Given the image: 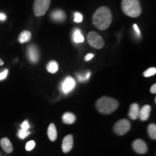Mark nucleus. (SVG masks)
Masks as SVG:
<instances>
[{
  "instance_id": "f257e3e1",
  "label": "nucleus",
  "mask_w": 156,
  "mask_h": 156,
  "mask_svg": "<svg viewBox=\"0 0 156 156\" xmlns=\"http://www.w3.org/2000/svg\"><path fill=\"white\" fill-rule=\"evenodd\" d=\"M112 22V13L107 7H101L95 11L93 16V23L99 30H106Z\"/></svg>"
},
{
  "instance_id": "f03ea898",
  "label": "nucleus",
  "mask_w": 156,
  "mask_h": 156,
  "mask_svg": "<svg viewBox=\"0 0 156 156\" xmlns=\"http://www.w3.org/2000/svg\"><path fill=\"white\" fill-rule=\"evenodd\" d=\"M98 110L104 114H110L119 107V102L113 98L103 96L96 102Z\"/></svg>"
},
{
  "instance_id": "7ed1b4c3",
  "label": "nucleus",
  "mask_w": 156,
  "mask_h": 156,
  "mask_svg": "<svg viewBox=\"0 0 156 156\" xmlns=\"http://www.w3.org/2000/svg\"><path fill=\"white\" fill-rule=\"evenodd\" d=\"M122 9L124 14L131 17H137L142 13L139 0H122Z\"/></svg>"
},
{
  "instance_id": "20e7f679",
  "label": "nucleus",
  "mask_w": 156,
  "mask_h": 156,
  "mask_svg": "<svg viewBox=\"0 0 156 156\" xmlns=\"http://www.w3.org/2000/svg\"><path fill=\"white\" fill-rule=\"evenodd\" d=\"M51 0H35L34 3V14L36 17L44 15L49 8Z\"/></svg>"
},
{
  "instance_id": "39448f33",
  "label": "nucleus",
  "mask_w": 156,
  "mask_h": 156,
  "mask_svg": "<svg viewBox=\"0 0 156 156\" xmlns=\"http://www.w3.org/2000/svg\"><path fill=\"white\" fill-rule=\"evenodd\" d=\"M87 42L91 46L97 49H101L105 45L102 37L94 31H91L87 34Z\"/></svg>"
},
{
  "instance_id": "423d86ee",
  "label": "nucleus",
  "mask_w": 156,
  "mask_h": 156,
  "mask_svg": "<svg viewBox=\"0 0 156 156\" xmlns=\"http://www.w3.org/2000/svg\"><path fill=\"white\" fill-rule=\"evenodd\" d=\"M130 127H131V124L127 119H122L116 123L114 130L116 134L119 135H123L130 129Z\"/></svg>"
},
{
  "instance_id": "0eeeda50",
  "label": "nucleus",
  "mask_w": 156,
  "mask_h": 156,
  "mask_svg": "<svg viewBox=\"0 0 156 156\" xmlns=\"http://www.w3.org/2000/svg\"><path fill=\"white\" fill-rule=\"evenodd\" d=\"M75 85L76 82L75 80V79L69 76V77H66L65 79H64V80L62 82V90L64 93L67 94V93L71 92V91L75 88Z\"/></svg>"
},
{
  "instance_id": "6e6552de",
  "label": "nucleus",
  "mask_w": 156,
  "mask_h": 156,
  "mask_svg": "<svg viewBox=\"0 0 156 156\" xmlns=\"http://www.w3.org/2000/svg\"><path fill=\"white\" fill-rule=\"evenodd\" d=\"M28 57L30 62L36 64L39 60V51L34 45H30L28 48Z\"/></svg>"
},
{
  "instance_id": "1a4fd4ad",
  "label": "nucleus",
  "mask_w": 156,
  "mask_h": 156,
  "mask_svg": "<svg viewBox=\"0 0 156 156\" xmlns=\"http://www.w3.org/2000/svg\"><path fill=\"white\" fill-rule=\"evenodd\" d=\"M62 151L64 153H67L73 149V136L72 134H68L64 138L62 142Z\"/></svg>"
},
{
  "instance_id": "9d476101",
  "label": "nucleus",
  "mask_w": 156,
  "mask_h": 156,
  "mask_svg": "<svg viewBox=\"0 0 156 156\" xmlns=\"http://www.w3.org/2000/svg\"><path fill=\"white\" fill-rule=\"evenodd\" d=\"M133 148L136 153L140 154L146 153L147 151V145L143 140L138 139L133 142Z\"/></svg>"
},
{
  "instance_id": "9b49d317",
  "label": "nucleus",
  "mask_w": 156,
  "mask_h": 156,
  "mask_svg": "<svg viewBox=\"0 0 156 156\" xmlns=\"http://www.w3.org/2000/svg\"><path fill=\"white\" fill-rule=\"evenodd\" d=\"M51 17L54 21L56 22H63L66 18V15L62 10L60 9H56L51 12Z\"/></svg>"
},
{
  "instance_id": "f8f14e48",
  "label": "nucleus",
  "mask_w": 156,
  "mask_h": 156,
  "mask_svg": "<svg viewBox=\"0 0 156 156\" xmlns=\"http://www.w3.org/2000/svg\"><path fill=\"white\" fill-rule=\"evenodd\" d=\"M151 112V106L149 105H145L141 109H140L139 117L140 120L146 121L149 118Z\"/></svg>"
},
{
  "instance_id": "ddd939ff",
  "label": "nucleus",
  "mask_w": 156,
  "mask_h": 156,
  "mask_svg": "<svg viewBox=\"0 0 156 156\" xmlns=\"http://www.w3.org/2000/svg\"><path fill=\"white\" fill-rule=\"evenodd\" d=\"M140 109V106L137 103H132L131 105L129 108V116L132 119L135 120L139 117Z\"/></svg>"
},
{
  "instance_id": "4468645a",
  "label": "nucleus",
  "mask_w": 156,
  "mask_h": 156,
  "mask_svg": "<svg viewBox=\"0 0 156 156\" xmlns=\"http://www.w3.org/2000/svg\"><path fill=\"white\" fill-rule=\"evenodd\" d=\"M0 144H1V146L2 147V149L6 152V153H10L12 152L13 151L12 145L11 142L9 141L8 138L7 137L2 138V139L1 140V141H0Z\"/></svg>"
},
{
  "instance_id": "2eb2a0df",
  "label": "nucleus",
  "mask_w": 156,
  "mask_h": 156,
  "mask_svg": "<svg viewBox=\"0 0 156 156\" xmlns=\"http://www.w3.org/2000/svg\"><path fill=\"white\" fill-rule=\"evenodd\" d=\"M31 37V33L29 30H24L18 36V41L20 44H25V43H28L30 41Z\"/></svg>"
},
{
  "instance_id": "dca6fc26",
  "label": "nucleus",
  "mask_w": 156,
  "mask_h": 156,
  "mask_svg": "<svg viewBox=\"0 0 156 156\" xmlns=\"http://www.w3.org/2000/svg\"><path fill=\"white\" fill-rule=\"evenodd\" d=\"M48 136L51 141H55L57 137L56 126L54 124H51L48 128Z\"/></svg>"
},
{
  "instance_id": "f3484780",
  "label": "nucleus",
  "mask_w": 156,
  "mask_h": 156,
  "mask_svg": "<svg viewBox=\"0 0 156 156\" xmlns=\"http://www.w3.org/2000/svg\"><path fill=\"white\" fill-rule=\"evenodd\" d=\"M62 120H63V122L64 124H72L75 122L76 117L75 116V114L69 112H67L63 115V116H62Z\"/></svg>"
},
{
  "instance_id": "a211bd4d",
  "label": "nucleus",
  "mask_w": 156,
  "mask_h": 156,
  "mask_svg": "<svg viewBox=\"0 0 156 156\" xmlns=\"http://www.w3.org/2000/svg\"><path fill=\"white\" fill-rule=\"evenodd\" d=\"M46 68H47V71L48 72V73H50L51 74H54L58 71V64L57 62L55 61H51L48 63Z\"/></svg>"
},
{
  "instance_id": "6ab92c4d",
  "label": "nucleus",
  "mask_w": 156,
  "mask_h": 156,
  "mask_svg": "<svg viewBox=\"0 0 156 156\" xmlns=\"http://www.w3.org/2000/svg\"><path fill=\"white\" fill-rule=\"evenodd\" d=\"M73 41L77 44L83 43L84 41V37L81 34V31L79 29H75L73 32Z\"/></svg>"
},
{
  "instance_id": "aec40b11",
  "label": "nucleus",
  "mask_w": 156,
  "mask_h": 156,
  "mask_svg": "<svg viewBox=\"0 0 156 156\" xmlns=\"http://www.w3.org/2000/svg\"><path fill=\"white\" fill-rule=\"evenodd\" d=\"M148 133L152 139H156V125L155 124H150L148 126Z\"/></svg>"
},
{
  "instance_id": "412c9836",
  "label": "nucleus",
  "mask_w": 156,
  "mask_h": 156,
  "mask_svg": "<svg viewBox=\"0 0 156 156\" xmlns=\"http://www.w3.org/2000/svg\"><path fill=\"white\" fill-rule=\"evenodd\" d=\"M155 73H156V68L155 67H151V68H149V69H147L146 71L144 72L143 75L145 77H149L154 75H155Z\"/></svg>"
},
{
  "instance_id": "4be33fe9",
  "label": "nucleus",
  "mask_w": 156,
  "mask_h": 156,
  "mask_svg": "<svg viewBox=\"0 0 156 156\" xmlns=\"http://www.w3.org/2000/svg\"><path fill=\"white\" fill-rule=\"evenodd\" d=\"M29 134H30V132L28 129H25L21 128V129H20L18 132V136L20 139H24V138L29 135Z\"/></svg>"
},
{
  "instance_id": "5701e85b",
  "label": "nucleus",
  "mask_w": 156,
  "mask_h": 156,
  "mask_svg": "<svg viewBox=\"0 0 156 156\" xmlns=\"http://www.w3.org/2000/svg\"><path fill=\"white\" fill-rule=\"evenodd\" d=\"M74 21H75V23H81L82 21H83V15L82 14H80V12H75V14H74Z\"/></svg>"
},
{
  "instance_id": "b1692460",
  "label": "nucleus",
  "mask_w": 156,
  "mask_h": 156,
  "mask_svg": "<svg viewBox=\"0 0 156 156\" xmlns=\"http://www.w3.org/2000/svg\"><path fill=\"white\" fill-rule=\"evenodd\" d=\"M90 77V72H88V73L85 74L84 75H77L78 79L80 80V82H84V81L87 80L89 79Z\"/></svg>"
},
{
  "instance_id": "393cba45",
  "label": "nucleus",
  "mask_w": 156,
  "mask_h": 156,
  "mask_svg": "<svg viewBox=\"0 0 156 156\" xmlns=\"http://www.w3.org/2000/svg\"><path fill=\"white\" fill-rule=\"evenodd\" d=\"M35 145H36L35 142L33 141V140H31V141H29L28 142H27L26 145H25V149H26L27 151H30L35 147Z\"/></svg>"
},
{
  "instance_id": "a878e982",
  "label": "nucleus",
  "mask_w": 156,
  "mask_h": 156,
  "mask_svg": "<svg viewBox=\"0 0 156 156\" xmlns=\"http://www.w3.org/2000/svg\"><path fill=\"white\" fill-rule=\"evenodd\" d=\"M7 75H8V70L7 69L4 70L3 72L0 73V81L5 80L7 77Z\"/></svg>"
},
{
  "instance_id": "bb28decb",
  "label": "nucleus",
  "mask_w": 156,
  "mask_h": 156,
  "mask_svg": "<svg viewBox=\"0 0 156 156\" xmlns=\"http://www.w3.org/2000/svg\"><path fill=\"white\" fill-rule=\"evenodd\" d=\"M21 128L25 129H29L30 128V125H29L28 121H24L22 124H21Z\"/></svg>"
},
{
  "instance_id": "cd10ccee",
  "label": "nucleus",
  "mask_w": 156,
  "mask_h": 156,
  "mask_svg": "<svg viewBox=\"0 0 156 156\" xmlns=\"http://www.w3.org/2000/svg\"><path fill=\"white\" fill-rule=\"evenodd\" d=\"M7 19V16L5 13L0 12V22H2V21H5V20Z\"/></svg>"
},
{
  "instance_id": "c85d7f7f",
  "label": "nucleus",
  "mask_w": 156,
  "mask_h": 156,
  "mask_svg": "<svg viewBox=\"0 0 156 156\" xmlns=\"http://www.w3.org/2000/svg\"><path fill=\"white\" fill-rule=\"evenodd\" d=\"M93 56H94V55H93V54H88L87 55L85 56V61H90V59H92V58H93Z\"/></svg>"
},
{
  "instance_id": "c756f323",
  "label": "nucleus",
  "mask_w": 156,
  "mask_h": 156,
  "mask_svg": "<svg viewBox=\"0 0 156 156\" xmlns=\"http://www.w3.org/2000/svg\"><path fill=\"white\" fill-rule=\"evenodd\" d=\"M133 27H134V30H135L136 34H137L138 36H140V30L139 28H138L137 25H136V24H134Z\"/></svg>"
},
{
  "instance_id": "7c9ffc66",
  "label": "nucleus",
  "mask_w": 156,
  "mask_h": 156,
  "mask_svg": "<svg viewBox=\"0 0 156 156\" xmlns=\"http://www.w3.org/2000/svg\"><path fill=\"white\" fill-rule=\"evenodd\" d=\"M151 93H153V94H155L156 93V84H153V85H152V87H151Z\"/></svg>"
},
{
  "instance_id": "2f4dec72",
  "label": "nucleus",
  "mask_w": 156,
  "mask_h": 156,
  "mask_svg": "<svg viewBox=\"0 0 156 156\" xmlns=\"http://www.w3.org/2000/svg\"><path fill=\"white\" fill-rule=\"evenodd\" d=\"M4 64V62L0 58V66H2Z\"/></svg>"
}]
</instances>
